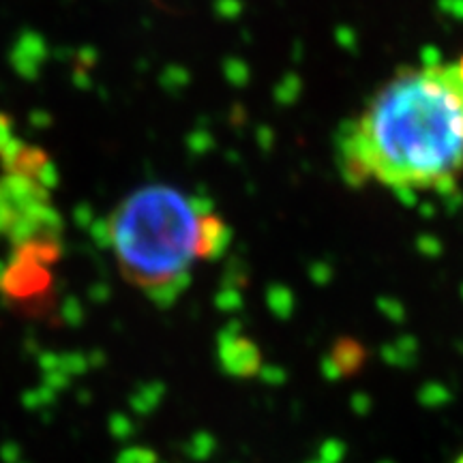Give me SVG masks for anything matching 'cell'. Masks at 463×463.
I'll return each mask as SVG.
<instances>
[{"label": "cell", "instance_id": "1", "mask_svg": "<svg viewBox=\"0 0 463 463\" xmlns=\"http://www.w3.org/2000/svg\"><path fill=\"white\" fill-rule=\"evenodd\" d=\"M344 174L397 191L444 189L463 170V61L402 71L339 137Z\"/></svg>", "mask_w": 463, "mask_h": 463}, {"label": "cell", "instance_id": "2", "mask_svg": "<svg viewBox=\"0 0 463 463\" xmlns=\"http://www.w3.org/2000/svg\"><path fill=\"white\" fill-rule=\"evenodd\" d=\"M206 211L183 191L146 184L127 195L108 219V245L120 273L159 307L172 305L189 286Z\"/></svg>", "mask_w": 463, "mask_h": 463}, {"label": "cell", "instance_id": "3", "mask_svg": "<svg viewBox=\"0 0 463 463\" xmlns=\"http://www.w3.org/2000/svg\"><path fill=\"white\" fill-rule=\"evenodd\" d=\"M0 234L14 247L62 245V217L52 189L28 178L0 176Z\"/></svg>", "mask_w": 463, "mask_h": 463}, {"label": "cell", "instance_id": "4", "mask_svg": "<svg viewBox=\"0 0 463 463\" xmlns=\"http://www.w3.org/2000/svg\"><path fill=\"white\" fill-rule=\"evenodd\" d=\"M0 165L5 174L28 178L48 189H54L58 178L48 150L14 136L11 123L5 116H0Z\"/></svg>", "mask_w": 463, "mask_h": 463}, {"label": "cell", "instance_id": "5", "mask_svg": "<svg viewBox=\"0 0 463 463\" xmlns=\"http://www.w3.org/2000/svg\"><path fill=\"white\" fill-rule=\"evenodd\" d=\"M455 463H463V455H461V457H459V459H457Z\"/></svg>", "mask_w": 463, "mask_h": 463}]
</instances>
